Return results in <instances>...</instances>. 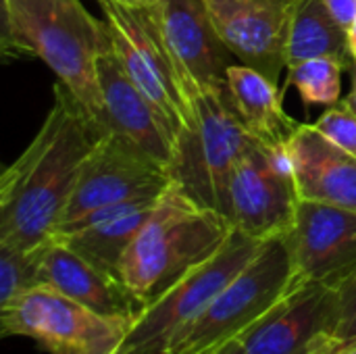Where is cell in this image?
I'll return each instance as SVG.
<instances>
[{"label": "cell", "mask_w": 356, "mask_h": 354, "mask_svg": "<svg viewBox=\"0 0 356 354\" xmlns=\"http://www.w3.org/2000/svg\"><path fill=\"white\" fill-rule=\"evenodd\" d=\"M98 86L102 98L100 125L171 171L177 148L175 138L161 111L125 73L113 50L108 27L98 61Z\"/></svg>", "instance_id": "cell-14"}, {"label": "cell", "mask_w": 356, "mask_h": 354, "mask_svg": "<svg viewBox=\"0 0 356 354\" xmlns=\"http://www.w3.org/2000/svg\"><path fill=\"white\" fill-rule=\"evenodd\" d=\"M100 6L117 58L131 81L161 111L177 146L190 127V104L184 96L177 65L159 31L152 6L131 8L111 0H100Z\"/></svg>", "instance_id": "cell-9"}, {"label": "cell", "mask_w": 356, "mask_h": 354, "mask_svg": "<svg viewBox=\"0 0 356 354\" xmlns=\"http://www.w3.org/2000/svg\"><path fill=\"white\" fill-rule=\"evenodd\" d=\"M348 42H350V50H353V56H355L356 61V19L355 23H353V27H350V31H348Z\"/></svg>", "instance_id": "cell-30"}, {"label": "cell", "mask_w": 356, "mask_h": 354, "mask_svg": "<svg viewBox=\"0 0 356 354\" xmlns=\"http://www.w3.org/2000/svg\"><path fill=\"white\" fill-rule=\"evenodd\" d=\"M232 232L225 215L196 202L171 182L127 248L121 282L146 307L211 259Z\"/></svg>", "instance_id": "cell-3"}, {"label": "cell", "mask_w": 356, "mask_h": 354, "mask_svg": "<svg viewBox=\"0 0 356 354\" xmlns=\"http://www.w3.org/2000/svg\"><path fill=\"white\" fill-rule=\"evenodd\" d=\"M356 346V309L346 315L340 325L334 330V334L330 336L325 348H323V354H340L348 348H355Z\"/></svg>", "instance_id": "cell-24"}, {"label": "cell", "mask_w": 356, "mask_h": 354, "mask_svg": "<svg viewBox=\"0 0 356 354\" xmlns=\"http://www.w3.org/2000/svg\"><path fill=\"white\" fill-rule=\"evenodd\" d=\"M325 4L332 10L334 19L346 31H350V27H353L356 19V0H325Z\"/></svg>", "instance_id": "cell-25"}, {"label": "cell", "mask_w": 356, "mask_h": 354, "mask_svg": "<svg viewBox=\"0 0 356 354\" xmlns=\"http://www.w3.org/2000/svg\"><path fill=\"white\" fill-rule=\"evenodd\" d=\"M296 282L342 292L356 277V213L300 200L286 236Z\"/></svg>", "instance_id": "cell-12"}, {"label": "cell", "mask_w": 356, "mask_h": 354, "mask_svg": "<svg viewBox=\"0 0 356 354\" xmlns=\"http://www.w3.org/2000/svg\"><path fill=\"white\" fill-rule=\"evenodd\" d=\"M265 242L232 232L227 242L204 263L186 273L131 321L115 354H167L196 323L217 294L257 257Z\"/></svg>", "instance_id": "cell-5"}, {"label": "cell", "mask_w": 356, "mask_h": 354, "mask_svg": "<svg viewBox=\"0 0 356 354\" xmlns=\"http://www.w3.org/2000/svg\"><path fill=\"white\" fill-rule=\"evenodd\" d=\"M169 184L171 175L167 169L117 134L106 131L86 159L52 236L98 209L129 200L159 198Z\"/></svg>", "instance_id": "cell-10"}, {"label": "cell", "mask_w": 356, "mask_h": 354, "mask_svg": "<svg viewBox=\"0 0 356 354\" xmlns=\"http://www.w3.org/2000/svg\"><path fill=\"white\" fill-rule=\"evenodd\" d=\"M202 354H250L238 340H232V342H225V344H221V346H215V348H211V351H207V353Z\"/></svg>", "instance_id": "cell-27"}, {"label": "cell", "mask_w": 356, "mask_h": 354, "mask_svg": "<svg viewBox=\"0 0 356 354\" xmlns=\"http://www.w3.org/2000/svg\"><path fill=\"white\" fill-rule=\"evenodd\" d=\"M156 200L159 198H142L98 209L50 238H56L98 269L121 280L125 252Z\"/></svg>", "instance_id": "cell-18"}, {"label": "cell", "mask_w": 356, "mask_h": 354, "mask_svg": "<svg viewBox=\"0 0 356 354\" xmlns=\"http://www.w3.org/2000/svg\"><path fill=\"white\" fill-rule=\"evenodd\" d=\"M152 13L181 81L211 88L227 83L234 54L217 35L204 0H159Z\"/></svg>", "instance_id": "cell-15"}, {"label": "cell", "mask_w": 356, "mask_h": 354, "mask_svg": "<svg viewBox=\"0 0 356 354\" xmlns=\"http://www.w3.org/2000/svg\"><path fill=\"white\" fill-rule=\"evenodd\" d=\"M340 296H342V307H344V317H346L356 309V277L353 280V284H348L340 292Z\"/></svg>", "instance_id": "cell-26"}, {"label": "cell", "mask_w": 356, "mask_h": 354, "mask_svg": "<svg viewBox=\"0 0 356 354\" xmlns=\"http://www.w3.org/2000/svg\"><path fill=\"white\" fill-rule=\"evenodd\" d=\"M227 88L234 108L248 129V134L273 148H284L298 129V121L284 108V92L246 65H232L227 69Z\"/></svg>", "instance_id": "cell-19"}, {"label": "cell", "mask_w": 356, "mask_h": 354, "mask_svg": "<svg viewBox=\"0 0 356 354\" xmlns=\"http://www.w3.org/2000/svg\"><path fill=\"white\" fill-rule=\"evenodd\" d=\"M344 319L338 290L296 282L288 294L236 340L250 354H323Z\"/></svg>", "instance_id": "cell-11"}, {"label": "cell", "mask_w": 356, "mask_h": 354, "mask_svg": "<svg viewBox=\"0 0 356 354\" xmlns=\"http://www.w3.org/2000/svg\"><path fill=\"white\" fill-rule=\"evenodd\" d=\"M294 284L286 236L267 240L167 354H202L236 340L271 311Z\"/></svg>", "instance_id": "cell-6"}, {"label": "cell", "mask_w": 356, "mask_h": 354, "mask_svg": "<svg viewBox=\"0 0 356 354\" xmlns=\"http://www.w3.org/2000/svg\"><path fill=\"white\" fill-rule=\"evenodd\" d=\"M300 196L284 148L250 140L238 156L229 182L225 217L244 236L267 242L290 234Z\"/></svg>", "instance_id": "cell-8"}, {"label": "cell", "mask_w": 356, "mask_h": 354, "mask_svg": "<svg viewBox=\"0 0 356 354\" xmlns=\"http://www.w3.org/2000/svg\"><path fill=\"white\" fill-rule=\"evenodd\" d=\"M311 58H332L353 71L356 65L348 31L334 19L325 0H296L288 44H286V69Z\"/></svg>", "instance_id": "cell-20"}, {"label": "cell", "mask_w": 356, "mask_h": 354, "mask_svg": "<svg viewBox=\"0 0 356 354\" xmlns=\"http://www.w3.org/2000/svg\"><path fill=\"white\" fill-rule=\"evenodd\" d=\"M42 246L13 248L0 244V307H6L21 294L42 286Z\"/></svg>", "instance_id": "cell-22"}, {"label": "cell", "mask_w": 356, "mask_h": 354, "mask_svg": "<svg viewBox=\"0 0 356 354\" xmlns=\"http://www.w3.org/2000/svg\"><path fill=\"white\" fill-rule=\"evenodd\" d=\"M111 2H117V4H123V6H131V8H150L159 0H111Z\"/></svg>", "instance_id": "cell-28"}, {"label": "cell", "mask_w": 356, "mask_h": 354, "mask_svg": "<svg viewBox=\"0 0 356 354\" xmlns=\"http://www.w3.org/2000/svg\"><path fill=\"white\" fill-rule=\"evenodd\" d=\"M296 0H204L225 48L273 83L286 67V44Z\"/></svg>", "instance_id": "cell-13"}, {"label": "cell", "mask_w": 356, "mask_h": 354, "mask_svg": "<svg viewBox=\"0 0 356 354\" xmlns=\"http://www.w3.org/2000/svg\"><path fill=\"white\" fill-rule=\"evenodd\" d=\"M181 88L190 104V127L177 142L171 182L225 215L229 173L252 136L234 108L227 83L211 88L181 81Z\"/></svg>", "instance_id": "cell-4"}, {"label": "cell", "mask_w": 356, "mask_h": 354, "mask_svg": "<svg viewBox=\"0 0 356 354\" xmlns=\"http://www.w3.org/2000/svg\"><path fill=\"white\" fill-rule=\"evenodd\" d=\"M131 321L100 315L69 296L38 286L0 307V334L25 336L50 354H115Z\"/></svg>", "instance_id": "cell-7"}, {"label": "cell", "mask_w": 356, "mask_h": 354, "mask_svg": "<svg viewBox=\"0 0 356 354\" xmlns=\"http://www.w3.org/2000/svg\"><path fill=\"white\" fill-rule=\"evenodd\" d=\"M106 129L56 81L42 127L0 177V244L38 248L50 240L81 167Z\"/></svg>", "instance_id": "cell-1"}, {"label": "cell", "mask_w": 356, "mask_h": 354, "mask_svg": "<svg viewBox=\"0 0 356 354\" xmlns=\"http://www.w3.org/2000/svg\"><path fill=\"white\" fill-rule=\"evenodd\" d=\"M40 282L106 317L134 321L144 309L121 280L98 269L56 238L42 246Z\"/></svg>", "instance_id": "cell-17"}, {"label": "cell", "mask_w": 356, "mask_h": 354, "mask_svg": "<svg viewBox=\"0 0 356 354\" xmlns=\"http://www.w3.org/2000/svg\"><path fill=\"white\" fill-rule=\"evenodd\" d=\"M0 6V52L44 61L98 121V61L106 23L94 19L81 0H2Z\"/></svg>", "instance_id": "cell-2"}, {"label": "cell", "mask_w": 356, "mask_h": 354, "mask_svg": "<svg viewBox=\"0 0 356 354\" xmlns=\"http://www.w3.org/2000/svg\"><path fill=\"white\" fill-rule=\"evenodd\" d=\"M350 73H353V90H350V94L346 96V100H348V104H350V106L356 111V65Z\"/></svg>", "instance_id": "cell-29"}, {"label": "cell", "mask_w": 356, "mask_h": 354, "mask_svg": "<svg viewBox=\"0 0 356 354\" xmlns=\"http://www.w3.org/2000/svg\"><path fill=\"white\" fill-rule=\"evenodd\" d=\"M340 354H356V346L355 348H348V351H344V353H340Z\"/></svg>", "instance_id": "cell-31"}, {"label": "cell", "mask_w": 356, "mask_h": 354, "mask_svg": "<svg viewBox=\"0 0 356 354\" xmlns=\"http://www.w3.org/2000/svg\"><path fill=\"white\" fill-rule=\"evenodd\" d=\"M313 125L336 146L356 156V111L346 98L327 106V111Z\"/></svg>", "instance_id": "cell-23"}, {"label": "cell", "mask_w": 356, "mask_h": 354, "mask_svg": "<svg viewBox=\"0 0 356 354\" xmlns=\"http://www.w3.org/2000/svg\"><path fill=\"white\" fill-rule=\"evenodd\" d=\"M344 67L332 58H311L288 67L284 94L290 86L298 90V96L307 106H332L340 100Z\"/></svg>", "instance_id": "cell-21"}, {"label": "cell", "mask_w": 356, "mask_h": 354, "mask_svg": "<svg viewBox=\"0 0 356 354\" xmlns=\"http://www.w3.org/2000/svg\"><path fill=\"white\" fill-rule=\"evenodd\" d=\"M300 200L356 213V156L336 146L313 123H300L286 144Z\"/></svg>", "instance_id": "cell-16"}]
</instances>
